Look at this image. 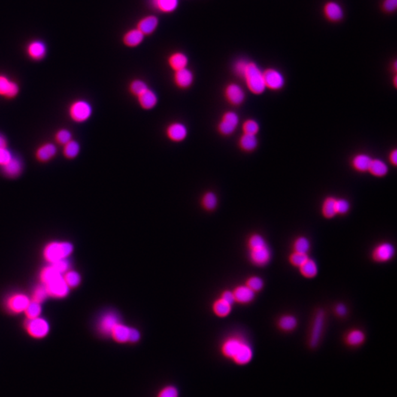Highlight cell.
<instances>
[{
  "label": "cell",
  "mask_w": 397,
  "mask_h": 397,
  "mask_svg": "<svg viewBox=\"0 0 397 397\" xmlns=\"http://www.w3.org/2000/svg\"><path fill=\"white\" fill-rule=\"evenodd\" d=\"M242 78L245 81L247 89L253 95H262L266 89L264 83V72L254 63H248Z\"/></svg>",
  "instance_id": "1"
},
{
  "label": "cell",
  "mask_w": 397,
  "mask_h": 397,
  "mask_svg": "<svg viewBox=\"0 0 397 397\" xmlns=\"http://www.w3.org/2000/svg\"><path fill=\"white\" fill-rule=\"evenodd\" d=\"M93 107L86 99H76L68 107V116L75 123L82 124L89 121L93 115Z\"/></svg>",
  "instance_id": "2"
},
{
  "label": "cell",
  "mask_w": 397,
  "mask_h": 397,
  "mask_svg": "<svg viewBox=\"0 0 397 397\" xmlns=\"http://www.w3.org/2000/svg\"><path fill=\"white\" fill-rule=\"evenodd\" d=\"M72 244L68 242H52L45 247L44 255L47 261L52 264L61 259H66L73 252Z\"/></svg>",
  "instance_id": "3"
},
{
  "label": "cell",
  "mask_w": 397,
  "mask_h": 397,
  "mask_svg": "<svg viewBox=\"0 0 397 397\" xmlns=\"http://www.w3.org/2000/svg\"><path fill=\"white\" fill-rule=\"evenodd\" d=\"M239 124L240 118L238 113L232 110L225 112L218 122V132L223 136H230L236 131Z\"/></svg>",
  "instance_id": "4"
},
{
  "label": "cell",
  "mask_w": 397,
  "mask_h": 397,
  "mask_svg": "<svg viewBox=\"0 0 397 397\" xmlns=\"http://www.w3.org/2000/svg\"><path fill=\"white\" fill-rule=\"evenodd\" d=\"M165 135L171 142L181 143L187 138L189 130L183 122H173L165 128Z\"/></svg>",
  "instance_id": "5"
},
{
  "label": "cell",
  "mask_w": 397,
  "mask_h": 397,
  "mask_svg": "<svg viewBox=\"0 0 397 397\" xmlns=\"http://www.w3.org/2000/svg\"><path fill=\"white\" fill-rule=\"evenodd\" d=\"M28 334L33 338H43L50 332V325L47 320L42 318L28 319L26 325Z\"/></svg>",
  "instance_id": "6"
},
{
  "label": "cell",
  "mask_w": 397,
  "mask_h": 397,
  "mask_svg": "<svg viewBox=\"0 0 397 397\" xmlns=\"http://www.w3.org/2000/svg\"><path fill=\"white\" fill-rule=\"evenodd\" d=\"M224 97L229 104L239 106L244 103L246 94L244 89L237 83H230L224 90Z\"/></svg>",
  "instance_id": "7"
},
{
  "label": "cell",
  "mask_w": 397,
  "mask_h": 397,
  "mask_svg": "<svg viewBox=\"0 0 397 397\" xmlns=\"http://www.w3.org/2000/svg\"><path fill=\"white\" fill-rule=\"evenodd\" d=\"M264 80L265 89L278 91L285 86V77L280 71L274 68H268L264 72Z\"/></svg>",
  "instance_id": "8"
},
{
  "label": "cell",
  "mask_w": 397,
  "mask_h": 397,
  "mask_svg": "<svg viewBox=\"0 0 397 397\" xmlns=\"http://www.w3.org/2000/svg\"><path fill=\"white\" fill-rule=\"evenodd\" d=\"M19 93V86L4 74H0V96L7 99H13Z\"/></svg>",
  "instance_id": "9"
},
{
  "label": "cell",
  "mask_w": 397,
  "mask_h": 397,
  "mask_svg": "<svg viewBox=\"0 0 397 397\" xmlns=\"http://www.w3.org/2000/svg\"><path fill=\"white\" fill-rule=\"evenodd\" d=\"M45 288L48 295L56 298H65L69 292L70 289L63 277L47 283L45 285Z\"/></svg>",
  "instance_id": "10"
},
{
  "label": "cell",
  "mask_w": 397,
  "mask_h": 397,
  "mask_svg": "<svg viewBox=\"0 0 397 397\" xmlns=\"http://www.w3.org/2000/svg\"><path fill=\"white\" fill-rule=\"evenodd\" d=\"M27 55L33 61H39L45 58L47 48L45 43L40 40H33L28 43L26 47Z\"/></svg>",
  "instance_id": "11"
},
{
  "label": "cell",
  "mask_w": 397,
  "mask_h": 397,
  "mask_svg": "<svg viewBox=\"0 0 397 397\" xmlns=\"http://www.w3.org/2000/svg\"><path fill=\"white\" fill-rule=\"evenodd\" d=\"M195 77L189 68H182L174 71V83L178 89L186 90L193 85Z\"/></svg>",
  "instance_id": "12"
},
{
  "label": "cell",
  "mask_w": 397,
  "mask_h": 397,
  "mask_svg": "<svg viewBox=\"0 0 397 397\" xmlns=\"http://www.w3.org/2000/svg\"><path fill=\"white\" fill-rule=\"evenodd\" d=\"M24 165L22 160L13 155V158L5 165L1 167L3 175L8 178H16L22 174Z\"/></svg>",
  "instance_id": "13"
},
{
  "label": "cell",
  "mask_w": 397,
  "mask_h": 397,
  "mask_svg": "<svg viewBox=\"0 0 397 397\" xmlns=\"http://www.w3.org/2000/svg\"><path fill=\"white\" fill-rule=\"evenodd\" d=\"M58 153V147L53 143L41 144L35 152V158L41 163H47L53 159Z\"/></svg>",
  "instance_id": "14"
},
{
  "label": "cell",
  "mask_w": 397,
  "mask_h": 397,
  "mask_svg": "<svg viewBox=\"0 0 397 397\" xmlns=\"http://www.w3.org/2000/svg\"><path fill=\"white\" fill-rule=\"evenodd\" d=\"M140 107L143 110H150L155 108L158 103V97L153 90L147 89L136 98Z\"/></svg>",
  "instance_id": "15"
},
{
  "label": "cell",
  "mask_w": 397,
  "mask_h": 397,
  "mask_svg": "<svg viewBox=\"0 0 397 397\" xmlns=\"http://www.w3.org/2000/svg\"><path fill=\"white\" fill-rule=\"evenodd\" d=\"M324 322H325V313H324L323 310H319L315 318L311 335H310V343L312 347H316L319 344L322 330H323Z\"/></svg>",
  "instance_id": "16"
},
{
  "label": "cell",
  "mask_w": 397,
  "mask_h": 397,
  "mask_svg": "<svg viewBox=\"0 0 397 397\" xmlns=\"http://www.w3.org/2000/svg\"><path fill=\"white\" fill-rule=\"evenodd\" d=\"M395 249L392 244L389 243H383L377 246L373 252V258L378 262H386L393 258Z\"/></svg>",
  "instance_id": "17"
},
{
  "label": "cell",
  "mask_w": 397,
  "mask_h": 397,
  "mask_svg": "<svg viewBox=\"0 0 397 397\" xmlns=\"http://www.w3.org/2000/svg\"><path fill=\"white\" fill-rule=\"evenodd\" d=\"M120 323L117 315L113 312L106 313L101 318L99 324V330L104 335H110L113 328Z\"/></svg>",
  "instance_id": "18"
},
{
  "label": "cell",
  "mask_w": 397,
  "mask_h": 397,
  "mask_svg": "<svg viewBox=\"0 0 397 397\" xmlns=\"http://www.w3.org/2000/svg\"><path fill=\"white\" fill-rule=\"evenodd\" d=\"M30 299L26 295L18 294L13 295L7 301V307L13 313L25 312L30 303Z\"/></svg>",
  "instance_id": "19"
},
{
  "label": "cell",
  "mask_w": 397,
  "mask_h": 397,
  "mask_svg": "<svg viewBox=\"0 0 397 397\" xmlns=\"http://www.w3.org/2000/svg\"><path fill=\"white\" fill-rule=\"evenodd\" d=\"M251 261L255 265H264L269 261L271 258V252L267 245L259 248L251 249Z\"/></svg>",
  "instance_id": "20"
},
{
  "label": "cell",
  "mask_w": 397,
  "mask_h": 397,
  "mask_svg": "<svg viewBox=\"0 0 397 397\" xmlns=\"http://www.w3.org/2000/svg\"><path fill=\"white\" fill-rule=\"evenodd\" d=\"M244 343L241 338L236 337L228 338L222 345V353L228 358H233Z\"/></svg>",
  "instance_id": "21"
},
{
  "label": "cell",
  "mask_w": 397,
  "mask_h": 397,
  "mask_svg": "<svg viewBox=\"0 0 397 397\" xmlns=\"http://www.w3.org/2000/svg\"><path fill=\"white\" fill-rule=\"evenodd\" d=\"M372 158L366 154H358L352 158V164L357 171L365 172L368 171Z\"/></svg>",
  "instance_id": "22"
},
{
  "label": "cell",
  "mask_w": 397,
  "mask_h": 397,
  "mask_svg": "<svg viewBox=\"0 0 397 397\" xmlns=\"http://www.w3.org/2000/svg\"><path fill=\"white\" fill-rule=\"evenodd\" d=\"M235 301L240 303H248L255 298V292L249 289L248 286H241L237 287L233 292Z\"/></svg>",
  "instance_id": "23"
},
{
  "label": "cell",
  "mask_w": 397,
  "mask_h": 397,
  "mask_svg": "<svg viewBox=\"0 0 397 397\" xmlns=\"http://www.w3.org/2000/svg\"><path fill=\"white\" fill-rule=\"evenodd\" d=\"M252 355H253V352H252V348L249 347L247 343L244 342L232 359L237 364L245 365L250 362Z\"/></svg>",
  "instance_id": "24"
},
{
  "label": "cell",
  "mask_w": 397,
  "mask_h": 397,
  "mask_svg": "<svg viewBox=\"0 0 397 397\" xmlns=\"http://www.w3.org/2000/svg\"><path fill=\"white\" fill-rule=\"evenodd\" d=\"M258 140L256 135L243 133L238 140V146L245 152H252L257 148Z\"/></svg>",
  "instance_id": "25"
},
{
  "label": "cell",
  "mask_w": 397,
  "mask_h": 397,
  "mask_svg": "<svg viewBox=\"0 0 397 397\" xmlns=\"http://www.w3.org/2000/svg\"><path fill=\"white\" fill-rule=\"evenodd\" d=\"M325 13L327 17L332 21L340 20L344 16L343 9L335 1H330L325 5Z\"/></svg>",
  "instance_id": "26"
},
{
  "label": "cell",
  "mask_w": 397,
  "mask_h": 397,
  "mask_svg": "<svg viewBox=\"0 0 397 397\" xmlns=\"http://www.w3.org/2000/svg\"><path fill=\"white\" fill-rule=\"evenodd\" d=\"M130 331H131V328L123 325V324L119 323L113 328L110 335L113 337V339L116 342H128Z\"/></svg>",
  "instance_id": "27"
},
{
  "label": "cell",
  "mask_w": 397,
  "mask_h": 397,
  "mask_svg": "<svg viewBox=\"0 0 397 397\" xmlns=\"http://www.w3.org/2000/svg\"><path fill=\"white\" fill-rule=\"evenodd\" d=\"M158 24V20L156 16H147L140 21L138 25V29L144 35H149L156 29Z\"/></svg>",
  "instance_id": "28"
},
{
  "label": "cell",
  "mask_w": 397,
  "mask_h": 397,
  "mask_svg": "<svg viewBox=\"0 0 397 397\" xmlns=\"http://www.w3.org/2000/svg\"><path fill=\"white\" fill-rule=\"evenodd\" d=\"M368 171L375 177H383L389 172V166L382 160L372 159Z\"/></svg>",
  "instance_id": "29"
},
{
  "label": "cell",
  "mask_w": 397,
  "mask_h": 397,
  "mask_svg": "<svg viewBox=\"0 0 397 397\" xmlns=\"http://www.w3.org/2000/svg\"><path fill=\"white\" fill-rule=\"evenodd\" d=\"M188 63H189V60H188L187 57L181 52L173 54L168 59V64L174 71L186 68Z\"/></svg>",
  "instance_id": "30"
},
{
  "label": "cell",
  "mask_w": 397,
  "mask_h": 397,
  "mask_svg": "<svg viewBox=\"0 0 397 397\" xmlns=\"http://www.w3.org/2000/svg\"><path fill=\"white\" fill-rule=\"evenodd\" d=\"M201 204L206 210L211 211L218 205L217 195L211 191L204 192L201 198Z\"/></svg>",
  "instance_id": "31"
},
{
  "label": "cell",
  "mask_w": 397,
  "mask_h": 397,
  "mask_svg": "<svg viewBox=\"0 0 397 397\" xmlns=\"http://www.w3.org/2000/svg\"><path fill=\"white\" fill-rule=\"evenodd\" d=\"M63 153L67 159H74L78 156L80 152V145L76 140H71L67 144L63 146Z\"/></svg>",
  "instance_id": "32"
},
{
  "label": "cell",
  "mask_w": 397,
  "mask_h": 397,
  "mask_svg": "<svg viewBox=\"0 0 397 397\" xmlns=\"http://www.w3.org/2000/svg\"><path fill=\"white\" fill-rule=\"evenodd\" d=\"M144 38V34L139 30H132L125 35L124 41L129 47H136L142 42Z\"/></svg>",
  "instance_id": "33"
},
{
  "label": "cell",
  "mask_w": 397,
  "mask_h": 397,
  "mask_svg": "<svg viewBox=\"0 0 397 397\" xmlns=\"http://www.w3.org/2000/svg\"><path fill=\"white\" fill-rule=\"evenodd\" d=\"M335 199L336 198L329 197L326 198L322 204V213L328 219H331L337 214L335 210Z\"/></svg>",
  "instance_id": "34"
},
{
  "label": "cell",
  "mask_w": 397,
  "mask_h": 397,
  "mask_svg": "<svg viewBox=\"0 0 397 397\" xmlns=\"http://www.w3.org/2000/svg\"><path fill=\"white\" fill-rule=\"evenodd\" d=\"M301 274L305 277L311 278L315 277L318 272L317 265L313 260L307 259L301 266H299Z\"/></svg>",
  "instance_id": "35"
},
{
  "label": "cell",
  "mask_w": 397,
  "mask_h": 397,
  "mask_svg": "<svg viewBox=\"0 0 397 397\" xmlns=\"http://www.w3.org/2000/svg\"><path fill=\"white\" fill-rule=\"evenodd\" d=\"M231 304L227 301H224L222 298H219L217 301H215L213 304V311L219 317H225L231 313Z\"/></svg>",
  "instance_id": "36"
},
{
  "label": "cell",
  "mask_w": 397,
  "mask_h": 397,
  "mask_svg": "<svg viewBox=\"0 0 397 397\" xmlns=\"http://www.w3.org/2000/svg\"><path fill=\"white\" fill-rule=\"evenodd\" d=\"M147 89H149L148 85L144 80H140V79L132 80L129 85L130 93L135 98L139 96L143 92H145Z\"/></svg>",
  "instance_id": "37"
},
{
  "label": "cell",
  "mask_w": 397,
  "mask_h": 397,
  "mask_svg": "<svg viewBox=\"0 0 397 397\" xmlns=\"http://www.w3.org/2000/svg\"><path fill=\"white\" fill-rule=\"evenodd\" d=\"M157 8L165 13L174 11L178 5V0H153Z\"/></svg>",
  "instance_id": "38"
},
{
  "label": "cell",
  "mask_w": 397,
  "mask_h": 397,
  "mask_svg": "<svg viewBox=\"0 0 397 397\" xmlns=\"http://www.w3.org/2000/svg\"><path fill=\"white\" fill-rule=\"evenodd\" d=\"M61 277H62V274L58 272L52 265L47 267L41 271V280L42 283H44V285L47 284V283H50V282L53 281V280H56V279Z\"/></svg>",
  "instance_id": "39"
},
{
  "label": "cell",
  "mask_w": 397,
  "mask_h": 397,
  "mask_svg": "<svg viewBox=\"0 0 397 397\" xmlns=\"http://www.w3.org/2000/svg\"><path fill=\"white\" fill-rule=\"evenodd\" d=\"M298 325V321L295 316L286 315L282 316L279 320V327L285 331H291L295 329Z\"/></svg>",
  "instance_id": "40"
},
{
  "label": "cell",
  "mask_w": 397,
  "mask_h": 397,
  "mask_svg": "<svg viewBox=\"0 0 397 397\" xmlns=\"http://www.w3.org/2000/svg\"><path fill=\"white\" fill-rule=\"evenodd\" d=\"M365 339V335L362 331L355 330L351 331L347 336V342L351 346H358L362 344Z\"/></svg>",
  "instance_id": "41"
},
{
  "label": "cell",
  "mask_w": 397,
  "mask_h": 397,
  "mask_svg": "<svg viewBox=\"0 0 397 397\" xmlns=\"http://www.w3.org/2000/svg\"><path fill=\"white\" fill-rule=\"evenodd\" d=\"M55 139L58 144L64 146L73 139L72 134L69 130L62 128L57 131L55 135Z\"/></svg>",
  "instance_id": "42"
},
{
  "label": "cell",
  "mask_w": 397,
  "mask_h": 397,
  "mask_svg": "<svg viewBox=\"0 0 397 397\" xmlns=\"http://www.w3.org/2000/svg\"><path fill=\"white\" fill-rule=\"evenodd\" d=\"M260 131V125L255 119H247L242 124L243 133L257 135Z\"/></svg>",
  "instance_id": "43"
},
{
  "label": "cell",
  "mask_w": 397,
  "mask_h": 397,
  "mask_svg": "<svg viewBox=\"0 0 397 397\" xmlns=\"http://www.w3.org/2000/svg\"><path fill=\"white\" fill-rule=\"evenodd\" d=\"M64 277L66 284L69 288H75L80 285L81 277L80 274L74 271H67Z\"/></svg>",
  "instance_id": "44"
},
{
  "label": "cell",
  "mask_w": 397,
  "mask_h": 397,
  "mask_svg": "<svg viewBox=\"0 0 397 397\" xmlns=\"http://www.w3.org/2000/svg\"><path fill=\"white\" fill-rule=\"evenodd\" d=\"M25 312L28 319L39 317L41 313V304H40V303L36 302V301H30L28 307L25 309Z\"/></svg>",
  "instance_id": "45"
},
{
  "label": "cell",
  "mask_w": 397,
  "mask_h": 397,
  "mask_svg": "<svg viewBox=\"0 0 397 397\" xmlns=\"http://www.w3.org/2000/svg\"><path fill=\"white\" fill-rule=\"evenodd\" d=\"M310 248V241L305 237H299L294 244L295 252L300 253L307 254Z\"/></svg>",
  "instance_id": "46"
},
{
  "label": "cell",
  "mask_w": 397,
  "mask_h": 397,
  "mask_svg": "<svg viewBox=\"0 0 397 397\" xmlns=\"http://www.w3.org/2000/svg\"><path fill=\"white\" fill-rule=\"evenodd\" d=\"M350 209V204L345 198L335 199V210L337 214H345Z\"/></svg>",
  "instance_id": "47"
},
{
  "label": "cell",
  "mask_w": 397,
  "mask_h": 397,
  "mask_svg": "<svg viewBox=\"0 0 397 397\" xmlns=\"http://www.w3.org/2000/svg\"><path fill=\"white\" fill-rule=\"evenodd\" d=\"M308 259L307 254L295 252L290 257V261L295 266H301Z\"/></svg>",
  "instance_id": "48"
},
{
  "label": "cell",
  "mask_w": 397,
  "mask_h": 397,
  "mask_svg": "<svg viewBox=\"0 0 397 397\" xmlns=\"http://www.w3.org/2000/svg\"><path fill=\"white\" fill-rule=\"evenodd\" d=\"M247 286L253 292H258L264 287V281L258 277H252L247 280Z\"/></svg>",
  "instance_id": "49"
},
{
  "label": "cell",
  "mask_w": 397,
  "mask_h": 397,
  "mask_svg": "<svg viewBox=\"0 0 397 397\" xmlns=\"http://www.w3.org/2000/svg\"><path fill=\"white\" fill-rule=\"evenodd\" d=\"M47 296H48V294H47L45 286H39L34 291L33 296V301H36V302L41 304L44 300H45Z\"/></svg>",
  "instance_id": "50"
},
{
  "label": "cell",
  "mask_w": 397,
  "mask_h": 397,
  "mask_svg": "<svg viewBox=\"0 0 397 397\" xmlns=\"http://www.w3.org/2000/svg\"><path fill=\"white\" fill-rule=\"evenodd\" d=\"M13 157V153L7 147L0 148V168L5 165Z\"/></svg>",
  "instance_id": "51"
},
{
  "label": "cell",
  "mask_w": 397,
  "mask_h": 397,
  "mask_svg": "<svg viewBox=\"0 0 397 397\" xmlns=\"http://www.w3.org/2000/svg\"><path fill=\"white\" fill-rule=\"evenodd\" d=\"M249 245L250 249H252L264 247L266 244H265V240L262 236L260 235H253L249 239Z\"/></svg>",
  "instance_id": "52"
},
{
  "label": "cell",
  "mask_w": 397,
  "mask_h": 397,
  "mask_svg": "<svg viewBox=\"0 0 397 397\" xmlns=\"http://www.w3.org/2000/svg\"><path fill=\"white\" fill-rule=\"evenodd\" d=\"M158 397H178V391L174 386H166L159 392Z\"/></svg>",
  "instance_id": "53"
},
{
  "label": "cell",
  "mask_w": 397,
  "mask_h": 397,
  "mask_svg": "<svg viewBox=\"0 0 397 397\" xmlns=\"http://www.w3.org/2000/svg\"><path fill=\"white\" fill-rule=\"evenodd\" d=\"M52 266L55 269H56L58 272L62 274L63 273H66L68 271L69 264H68V261H67L66 260L61 259L52 263Z\"/></svg>",
  "instance_id": "54"
},
{
  "label": "cell",
  "mask_w": 397,
  "mask_h": 397,
  "mask_svg": "<svg viewBox=\"0 0 397 397\" xmlns=\"http://www.w3.org/2000/svg\"><path fill=\"white\" fill-rule=\"evenodd\" d=\"M248 63L249 62H247V61H244V60H241V61H238V62L235 64L234 71H235V72L236 73L238 77L242 78L244 73H245L246 69H247Z\"/></svg>",
  "instance_id": "55"
},
{
  "label": "cell",
  "mask_w": 397,
  "mask_h": 397,
  "mask_svg": "<svg viewBox=\"0 0 397 397\" xmlns=\"http://www.w3.org/2000/svg\"><path fill=\"white\" fill-rule=\"evenodd\" d=\"M140 337H141V335H140L139 331H137L136 329H134V328H131L128 342H137V341H139Z\"/></svg>",
  "instance_id": "56"
},
{
  "label": "cell",
  "mask_w": 397,
  "mask_h": 397,
  "mask_svg": "<svg viewBox=\"0 0 397 397\" xmlns=\"http://www.w3.org/2000/svg\"><path fill=\"white\" fill-rule=\"evenodd\" d=\"M397 0H385L383 7L388 12H393L396 10Z\"/></svg>",
  "instance_id": "57"
},
{
  "label": "cell",
  "mask_w": 397,
  "mask_h": 397,
  "mask_svg": "<svg viewBox=\"0 0 397 397\" xmlns=\"http://www.w3.org/2000/svg\"><path fill=\"white\" fill-rule=\"evenodd\" d=\"M222 299H223L224 301H227V302L229 303L230 304L232 305L234 302H235V298H234L233 292H230V291H226V292H224L222 294V298H221Z\"/></svg>",
  "instance_id": "58"
},
{
  "label": "cell",
  "mask_w": 397,
  "mask_h": 397,
  "mask_svg": "<svg viewBox=\"0 0 397 397\" xmlns=\"http://www.w3.org/2000/svg\"><path fill=\"white\" fill-rule=\"evenodd\" d=\"M389 160L390 162L393 164L394 165H397V150L396 149H394L391 152L389 155Z\"/></svg>",
  "instance_id": "59"
},
{
  "label": "cell",
  "mask_w": 397,
  "mask_h": 397,
  "mask_svg": "<svg viewBox=\"0 0 397 397\" xmlns=\"http://www.w3.org/2000/svg\"><path fill=\"white\" fill-rule=\"evenodd\" d=\"M335 311L339 316H344L347 313V308L344 304H338L335 309Z\"/></svg>",
  "instance_id": "60"
},
{
  "label": "cell",
  "mask_w": 397,
  "mask_h": 397,
  "mask_svg": "<svg viewBox=\"0 0 397 397\" xmlns=\"http://www.w3.org/2000/svg\"><path fill=\"white\" fill-rule=\"evenodd\" d=\"M7 147V140L3 134L0 132V148Z\"/></svg>",
  "instance_id": "61"
},
{
  "label": "cell",
  "mask_w": 397,
  "mask_h": 397,
  "mask_svg": "<svg viewBox=\"0 0 397 397\" xmlns=\"http://www.w3.org/2000/svg\"><path fill=\"white\" fill-rule=\"evenodd\" d=\"M397 77H395V80H394V84H395V87H397Z\"/></svg>",
  "instance_id": "62"
}]
</instances>
